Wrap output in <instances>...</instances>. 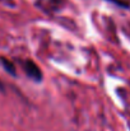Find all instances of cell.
Instances as JSON below:
<instances>
[{
    "label": "cell",
    "mask_w": 130,
    "mask_h": 131,
    "mask_svg": "<svg viewBox=\"0 0 130 131\" xmlns=\"http://www.w3.org/2000/svg\"><path fill=\"white\" fill-rule=\"evenodd\" d=\"M24 70H26L27 75L29 78H32L33 80H36V82L42 80V71H41V69L37 66V64L35 61L26 60V62H24Z\"/></svg>",
    "instance_id": "1"
},
{
    "label": "cell",
    "mask_w": 130,
    "mask_h": 131,
    "mask_svg": "<svg viewBox=\"0 0 130 131\" xmlns=\"http://www.w3.org/2000/svg\"><path fill=\"white\" fill-rule=\"evenodd\" d=\"M0 61L3 62V66L5 68V70L6 71H9L10 74H15V68H14V65H13V62L12 61H9L8 59H5V57H0Z\"/></svg>",
    "instance_id": "2"
}]
</instances>
